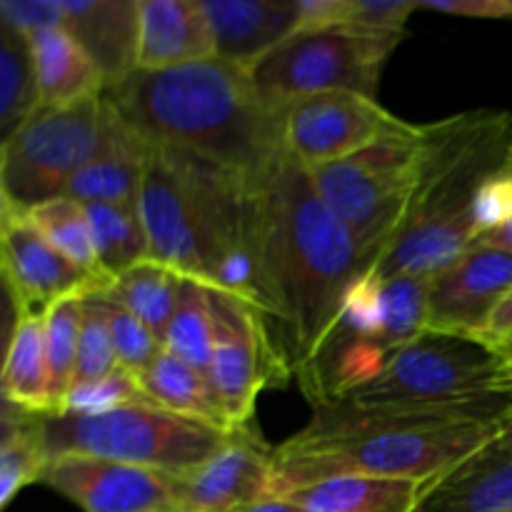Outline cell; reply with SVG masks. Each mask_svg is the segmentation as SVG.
Here are the masks:
<instances>
[{"instance_id": "1", "label": "cell", "mask_w": 512, "mask_h": 512, "mask_svg": "<svg viewBox=\"0 0 512 512\" xmlns=\"http://www.w3.org/2000/svg\"><path fill=\"white\" fill-rule=\"evenodd\" d=\"M258 308L293 375L328 340L350 288L370 273L363 248L288 153L248 193Z\"/></svg>"}, {"instance_id": "2", "label": "cell", "mask_w": 512, "mask_h": 512, "mask_svg": "<svg viewBox=\"0 0 512 512\" xmlns=\"http://www.w3.org/2000/svg\"><path fill=\"white\" fill-rule=\"evenodd\" d=\"M148 143L183 150L258 185L285 155V108L255 88L250 70L223 58L135 70L105 90Z\"/></svg>"}, {"instance_id": "3", "label": "cell", "mask_w": 512, "mask_h": 512, "mask_svg": "<svg viewBox=\"0 0 512 512\" xmlns=\"http://www.w3.org/2000/svg\"><path fill=\"white\" fill-rule=\"evenodd\" d=\"M503 423L325 405L308 428L273 450L275 498L335 475L433 483L493 443Z\"/></svg>"}, {"instance_id": "4", "label": "cell", "mask_w": 512, "mask_h": 512, "mask_svg": "<svg viewBox=\"0 0 512 512\" xmlns=\"http://www.w3.org/2000/svg\"><path fill=\"white\" fill-rule=\"evenodd\" d=\"M248 193L250 185L228 170L153 145L138 193L150 260L258 308Z\"/></svg>"}, {"instance_id": "5", "label": "cell", "mask_w": 512, "mask_h": 512, "mask_svg": "<svg viewBox=\"0 0 512 512\" xmlns=\"http://www.w3.org/2000/svg\"><path fill=\"white\" fill-rule=\"evenodd\" d=\"M512 158V115L470 110L425 125L418 188L398 235L368 275L433 278L478 240L475 203Z\"/></svg>"}, {"instance_id": "6", "label": "cell", "mask_w": 512, "mask_h": 512, "mask_svg": "<svg viewBox=\"0 0 512 512\" xmlns=\"http://www.w3.org/2000/svg\"><path fill=\"white\" fill-rule=\"evenodd\" d=\"M500 365L503 358L483 340L425 330L390 358L378 378L333 405L505 420L512 403L498 390Z\"/></svg>"}, {"instance_id": "7", "label": "cell", "mask_w": 512, "mask_h": 512, "mask_svg": "<svg viewBox=\"0 0 512 512\" xmlns=\"http://www.w3.org/2000/svg\"><path fill=\"white\" fill-rule=\"evenodd\" d=\"M38 418L48 458L90 455L180 478L213 458L235 430L170 413L153 403H128L98 415L48 413Z\"/></svg>"}, {"instance_id": "8", "label": "cell", "mask_w": 512, "mask_h": 512, "mask_svg": "<svg viewBox=\"0 0 512 512\" xmlns=\"http://www.w3.org/2000/svg\"><path fill=\"white\" fill-rule=\"evenodd\" d=\"M425 153V125L410 123L403 133L310 170L320 198L343 220L363 248L370 270L398 235L415 188Z\"/></svg>"}, {"instance_id": "9", "label": "cell", "mask_w": 512, "mask_h": 512, "mask_svg": "<svg viewBox=\"0 0 512 512\" xmlns=\"http://www.w3.org/2000/svg\"><path fill=\"white\" fill-rule=\"evenodd\" d=\"M403 35L338 25L298 30L250 68L258 93L275 108L330 90L375 98L385 63Z\"/></svg>"}, {"instance_id": "10", "label": "cell", "mask_w": 512, "mask_h": 512, "mask_svg": "<svg viewBox=\"0 0 512 512\" xmlns=\"http://www.w3.org/2000/svg\"><path fill=\"white\" fill-rule=\"evenodd\" d=\"M105 105V95H100L65 108H35L13 138L0 145L3 208L28 213L68 193V185L103 140Z\"/></svg>"}, {"instance_id": "11", "label": "cell", "mask_w": 512, "mask_h": 512, "mask_svg": "<svg viewBox=\"0 0 512 512\" xmlns=\"http://www.w3.org/2000/svg\"><path fill=\"white\" fill-rule=\"evenodd\" d=\"M208 298L213 315L210 385L230 428H248L258 395L293 373L255 305L215 288H208Z\"/></svg>"}, {"instance_id": "12", "label": "cell", "mask_w": 512, "mask_h": 512, "mask_svg": "<svg viewBox=\"0 0 512 512\" xmlns=\"http://www.w3.org/2000/svg\"><path fill=\"white\" fill-rule=\"evenodd\" d=\"M408 125L375 98L350 90H330L295 100L285 108V153L313 170L403 133Z\"/></svg>"}, {"instance_id": "13", "label": "cell", "mask_w": 512, "mask_h": 512, "mask_svg": "<svg viewBox=\"0 0 512 512\" xmlns=\"http://www.w3.org/2000/svg\"><path fill=\"white\" fill-rule=\"evenodd\" d=\"M512 293V253L475 243L430 278L428 330L483 340L500 303Z\"/></svg>"}, {"instance_id": "14", "label": "cell", "mask_w": 512, "mask_h": 512, "mask_svg": "<svg viewBox=\"0 0 512 512\" xmlns=\"http://www.w3.org/2000/svg\"><path fill=\"white\" fill-rule=\"evenodd\" d=\"M0 268L18 310L45 313L53 303L108 290L110 283L70 263L25 213L0 210Z\"/></svg>"}, {"instance_id": "15", "label": "cell", "mask_w": 512, "mask_h": 512, "mask_svg": "<svg viewBox=\"0 0 512 512\" xmlns=\"http://www.w3.org/2000/svg\"><path fill=\"white\" fill-rule=\"evenodd\" d=\"M40 483L73 500L85 512H168L178 508L170 475L118 460L60 455L50 460Z\"/></svg>"}, {"instance_id": "16", "label": "cell", "mask_w": 512, "mask_h": 512, "mask_svg": "<svg viewBox=\"0 0 512 512\" xmlns=\"http://www.w3.org/2000/svg\"><path fill=\"white\" fill-rule=\"evenodd\" d=\"M178 508L200 512H243L275 498L273 450L248 428L188 475L173 478Z\"/></svg>"}, {"instance_id": "17", "label": "cell", "mask_w": 512, "mask_h": 512, "mask_svg": "<svg viewBox=\"0 0 512 512\" xmlns=\"http://www.w3.org/2000/svg\"><path fill=\"white\" fill-rule=\"evenodd\" d=\"M105 130L90 163L68 185L80 203H138L140 183L153 143L143 138L105 95Z\"/></svg>"}, {"instance_id": "18", "label": "cell", "mask_w": 512, "mask_h": 512, "mask_svg": "<svg viewBox=\"0 0 512 512\" xmlns=\"http://www.w3.org/2000/svg\"><path fill=\"white\" fill-rule=\"evenodd\" d=\"M215 38V58L253 68L298 33V0H203Z\"/></svg>"}, {"instance_id": "19", "label": "cell", "mask_w": 512, "mask_h": 512, "mask_svg": "<svg viewBox=\"0 0 512 512\" xmlns=\"http://www.w3.org/2000/svg\"><path fill=\"white\" fill-rule=\"evenodd\" d=\"M415 512H512V430L433 480Z\"/></svg>"}, {"instance_id": "20", "label": "cell", "mask_w": 512, "mask_h": 512, "mask_svg": "<svg viewBox=\"0 0 512 512\" xmlns=\"http://www.w3.org/2000/svg\"><path fill=\"white\" fill-rule=\"evenodd\" d=\"M63 25L103 73L118 85L138 70L140 0H60Z\"/></svg>"}, {"instance_id": "21", "label": "cell", "mask_w": 512, "mask_h": 512, "mask_svg": "<svg viewBox=\"0 0 512 512\" xmlns=\"http://www.w3.org/2000/svg\"><path fill=\"white\" fill-rule=\"evenodd\" d=\"M215 58L203 0H140L138 70H170Z\"/></svg>"}, {"instance_id": "22", "label": "cell", "mask_w": 512, "mask_h": 512, "mask_svg": "<svg viewBox=\"0 0 512 512\" xmlns=\"http://www.w3.org/2000/svg\"><path fill=\"white\" fill-rule=\"evenodd\" d=\"M28 43L33 53L40 105L65 108L105 95L108 83L103 73L85 53L83 45L65 30V25L43 30Z\"/></svg>"}, {"instance_id": "23", "label": "cell", "mask_w": 512, "mask_h": 512, "mask_svg": "<svg viewBox=\"0 0 512 512\" xmlns=\"http://www.w3.org/2000/svg\"><path fill=\"white\" fill-rule=\"evenodd\" d=\"M430 483L380 475H335L285 495L308 512H415Z\"/></svg>"}, {"instance_id": "24", "label": "cell", "mask_w": 512, "mask_h": 512, "mask_svg": "<svg viewBox=\"0 0 512 512\" xmlns=\"http://www.w3.org/2000/svg\"><path fill=\"white\" fill-rule=\"evenodd\" d=\"M3 400L23 413H50L45 313L18 310L3 363Z\"/></svg>"}, {"instance_id": "25", "label": "cell", "mask_w": 512, "mask_h": 512, "mask_svg": "<svg viewBox=\"0 0 512 512\" xmlns=\"http://www.w3.org/2000/svg\"><path fill=\"white\" fill-rule=\"evenodd\" d=\"M135 380H138L140 393L148 403L160 405L170 413L188 415V418L230 428L208 375L180 360L178 355L163 350L150 363V368L135 375Z\"/></svg>"}, {"instance_id": "26", "label": "cell", "mask_w": 512, "mask_h": 512, "mask_svg": "<svg viewBox=\"0 0 512 512\" xmlns=\"http://www.w3.org/2000/svg\"><path fill=\"white\" fill-rule=\"evenodd\" d=\"M185 275L158 260H143L135 268L125 270L120 278L110 283L105 293L128 308L140 323L153 330L155 338L165 345L170 318L178 308L180 290H183Z\"/></svg>"}, {"instance_id": "27", "label": "cell", "mask_w": 512, "mask_h": 512, "mask_svg": "<svg viewBox=\"0 0 512 512\" xmlns=\"http://www.w3.org/2000/svg\"><path fill=\"white\" fill-rule=\"evenodd\" d=\"M98 268L113 283L125 270L150 260L148 235L138 203H88Z\"/></svg>"}, {"instance_id": "28", "label": "cell", "mask_w": 512, "mask_h": 512, "mask_svg": "<svg viewBox=\"0 0 512 512\" xmlns=\"http://www.w3.org/2000/svg\"><path fill=\"white\" fill-rule=\"evenodd\" d=\"M48 463V450L40 438L35 413L5 405L0 440V508H8L23 488L40 483Z\"/></svg>"}, {"instance_id": "29", "label": "cell", "mask_w": 512, "mask_h": 512, "mask_svg": "<svg viewBox=\"0 0 512 512\" xmlns=\"http://www.w3.org/2000/svg\"><path fill=\"white\" fill-rule=\"evenodd\" d=\"M38 105L30 43L0 25V145L13 138Z\"/></svg>"}, {"instance_id": "30", "label": "cell", "mask_w": 512, "mask_h": 512, "mask_svg": "<svg viewBox=\"0 0 512 512\" xmlns=\"http://www.w3.org/2000/svg\"><path fill=\"white\" fill-rule=\"evenodd\" d=\"M28 220L40 230L45 240L53 245L58 253H63L70 263L78 268L88 270V273L98 275L100 280L110 283L98 268V258H95L93 245V228H90V215L85 203L68 198H53L48 203H40L30 208Z\"/></svg>"}, {"instance_id": "31", "label": "cell", "mask_w": 512, "mask_h": 512, "mask_svg": "<svg viewBox=\"0 0 512 512\" xmlns=\"http://www.w3.org/2000/svg\"><path fill=\"white\" fill-rule=\"evenodd\" d=\"M83 298H63L45 310V345H48L50 373V413L65 408L75 383L80 348V325H83ZM48 415V413H45Z\"/></svg>"}, {"instance_id": "32", "label": "cell", "mask_w": 512, "mask_h": 512, "mask_svg": "<svg viewBox=\"0 0 512 512\" xmlns=\"http://www.w3.org/2000/svg\"><path fill=\"white\" fill-rule=\"evenodd\" d=\"M165 350L178 355L200 373H210L213 360V315H210L208 285L185 278L178 308L165 333ZM210 380V378H208Z\"/></svg>"}, {"instance_id": "33", "label": "cell", "mask_w": 512, "mask_h": 512, "mask_svg": "<svg viewBox=\"0 0 512 512\" xmlns=\"http://www.w3.org/2000/svg\"><path fill=\"white\" fill-rule=\"evenodd\" d=\"M118 355H115L113 338H110L108 313H105L103 290L88 293L83 298V325H80V348H78V368H75V385L93 383L115 373Z\"/></svg>"}, {"instance_id": "34", "label": "cell", "mask_w": 512, "mask_h": 512, "mask_svg": "<svg viewBox=\"0 0 512 512\" xmlns=\"http://www.w3.org/2000/svg\"><path fill=\"white\" fill-rule=\"evenodd\" d=\"M103 303H105V313H108L110 338H113L118 365L128 370V373L140 375L145 368H150V363H153L160 353H163L165 345L155 338L153 330H150L148 325L140 323L128 308H123L118 300L110 298L105 290H103Z\"/></svg>"}, {"instance_id": "35", "label": "cell", "mask_w": 512, "mask_h": 512, "mask_svg": "<svg viewBox=\"0 0 512 512\" xmlns=\"http://www.w3.org/2000/svg\"><path fill=\"white\" fill-rule=\"evenodd\" d=\"M143 393L138 388V380L125 368H118L115 373L105 378L93 380V383H80L70 390L65 408L60 413H78V415H98L108 410L120 408L128 403H140ZM148 403V400H145Z\"/></svg>"}, {"instance_id": "36", "label": "cell", "mask_w": 512, "mask_h": 512, "mask_svg": "<svg viewBox=\"0 0 512 512\" xmlns=\"http://www.w3.org/2000/svg\"><path fill=\"white\" fill-rule=\"evenodd\" d=\"M420 10V0H350V28L370 33L405 35V23Z\"/></svg>"}, {"instance_id": "37", "label": "cell", "mask_w": 512, "mask_h": 512, "mask_svg": "<svg viewBox=\"0 0 512 512\" xmlns=\"http://www.w3.org/2000/svg\"><path fill=\"white\" fill-rule=\"evenodd\" d=\"M0 25L20 38L30 40L43 30L63 25V3L60 0H38V3H23V0H3L0 3Z\"/></svg>"}, {"instance_id": "38", "label": "cell", "mask_w": 512, "mask_h": 512, "mask_svg": "<svg viewBox=\"0 0 512 512\" xmlns=\"http://www.w3.org/2000/svg\"><path fill=\"white\" fill-rule=\"evenodd\" d=\"M512 220V170L510 163L500 173H495L488 183L483 185L475 203V230L478 238L485 233L503 228ZM478 243V240H475Z\"/></svg>"}, {"instance_id": "39", "label": "cell", "mask_w": 512, "mask_h": 512, "mask_svg": "<svg viewBox=\"0 0 512 512\" xmlns=\"http://www.w3.org/2000/svg\"><path fill=\"white\" fill-rule=\"evenodd\" d=\"M420 10L460 15V18L508 20L512 18V0H420Z\"/></svg>"}, {"instance_id": "40", "label": "cell", "mask_w": 512, "mask_h": 512, "mask_svg": "<svg viewBox=\"0 0 512 512\" xmlns=\"http://www.w3.org/2000/svg\"><path fill=\"white\" fill-rule=\"evenodd\" d=\"M512 338V293L500 303L498 313L493 315L488 325V333H485L483 343H488L490 348H498L500 343Z\"/></svg>"}, {"instance_id": "41", "label": "cell", "mask_w": 512, "mask_h": 512, "mask_svg": "<svg viewBox=\"0 0 512 512\" xmlns=\"http://www.w3.org/2000/svg\"><path fill=\"white\" fill-rule=\"evenodd\" d=\"M243 512H308L305 508H300L298 503L288 498H268L258 505H250L248 510Z\"/></svg>"}, {"instance_id": "42", "label": "cell", "mask_w": 512, "mask_h": 512, "mask_svg": "<svg viewBox=\"0 0 512 512\" xmlns=\"http://www.w3.org/2000/svg\"><path fill=\"white\" fill-rule=\"evenodd\" d=\"M478 243L493 245V248H503L512 253V220L508 225H503V228L493 230V233H485L483 238H478Z\"/></svg>"}, {"instance_id": "43", "label": "cell", "mask_w": 512, "mask_h": 512, "mask_svg": "<svg viewBox=\"0 0 512 512\" xmlns=\"http://www.w3.org/2000/svg\"><path fill=\"white\" fill-rule=\"evenodd\" d=\"M500 395L512 403V358H503V365H500V380H498Z\"/></svg>"}, {"instance_id": "44", "label": "cell", "mask_w": 512, "mask_h": 512, "mask_svg": "<svg viewBox=\"0 0 512 512\" xmlns=\"http://www.w3.org/2000/svg\"><path fill=\"white\" fill-rule=\"evenodd\" d=\"M495 353H498L500 358H512V338L505 340V343H500L498 348H495Z\"/></svg>"}, {"instance_id": "45", "label": "cell", "mask_w": 512, "mask_h": 512, "mask_svg": "<svg viewBox=\"0 0 512 512\" xmlns=\"http://www.w3.org/2000/svg\"><path fill=\"white\" fill-rule=\"evenodd\" d=\"M168 512H200V510H190V508H173V510H168Z\"/></svg>"}, {"instance_id": "46", "label": "cell", "mask_w": 512, "mask_h": 512, "mask_svg": "<svg viewBox=\"0 0 512 512\" xmlns=\"http://www.w3.org/2000/svg\"><path fill=\"white\" fill-rule=\"evenodd\" d=\"M505 425H508V428L512 430V408H510V413H508V418H505Z\"/></svg>"}]
</instances>
